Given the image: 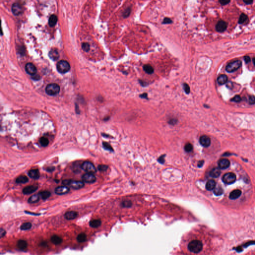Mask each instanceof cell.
Returning <instances> with one entry per match:
<instances>
[{"mask_svg":"<svg viewBox=\"0 0 255 255\" xmlns=\"http://www.w3.org/2000/svg\"><path fill=\"white\" fill-rule=\"evenodd\" d=\"M188 250L192 253L197 254L203 249V244L200 240H194L189 242L188 245Z\"/></svg>","mask_w":255,"mask_h":255,"instance_id":"6da1fadb","label":"cell"},{"mask_svg":"<svg viewBox=\"0 0 255 255\" xmlns=\"http://www.w3.org/2000/svg\"><path fill=\"white\" fill-rule=\"evenodd\" d=\"M62 184L66 186H70L74 189H79L84 186V183L82 182L76 181L70 179L63 180Z\"/></svg>","mask_w":255,"mask_h":255,"instance_id":"7a4b0ae2","label":"cell"},{"mask_svg":"<svg viewBox=\"0 0 255 255\" xmlns=\"http://www.w3.org/2000/svg\"><path fill=\"white\" fill-rule=\"evenodd\" d=\"M60 86L56 83H50L47 85L46 88V93L50 96H54L57 94L60 91Z\"/></svg>","mask_w":255,"mask_h":255,"instance_id":"3957f363","label":"cell"},{"mask_svg":"<svg viewBox=\"0 0 255 255\" xmlns=\"http://www.w3.org/2000/svg\"><path fill=\"white\" fill-rule=\"evenodd\" d=\"M70 68L69 63L66 60H62L57 64V69L61 73H65L67 72Z\"/></svg>","mask_w":255,"mask_h":255,"instance_id":"277c9868","label":"cell"},{"mask_svg":"<svg viewBox=\"0 0 255 255\" xmlns=\"http://www.w3.org/2000/svg\"><path fill=\"white\" fill-rule=\"evenodd\" d=\"M242 65V62L240 60L234 61L229 63L226 67V70L228 72H233L237 70Z\"/></svg>","mask_w":255,"mask_h":255,"instance_id":"5b68a950","label":"cell"},{"mask_svg":"<svg viewBox=\"0 0 255 255\" xmlns=\"http://www.w3.org/2000/svg\"><path fill=\"white\" fill-rule=\"evenodd\" d=\"M81 168L87 173L94 174L96 172V169L95 166L90 162H84L81 164Z\"/></svg>","mask_w":255,"mask_h":255,"instance_id":"8992f818","label":"cell"},{"mask_svg":"<svg viewBox=\"0 0 255 255\" xmlns=\"http://www.w3.org/2000/svg\"><path fill=\"white\" fill-rule=\"evenodd\" d=\"M236 180V175L232 173H225L222 177V180L225 184H231L235 182Z\"/></svg>","mask_w":255,"mask_h":255,"instance_id":"52a82bcc","label":"cell"},{"mask_svg":"<svg viewBox=\"0 0 255 255\" xmlns=\"http://www.w3.org/2000/svg\"><path fill=\"white\" fill-rule=\"evenodd\" d=\"M82 180L85 182L88 183H92L96 182V178L94 174L86 173L82 176Z\"/></svg>","mask_w":255,"mask_h":255,"instance_id":"ba28073f","label":"cell"},{"mask_svg":"<svg viewBox=\"0 0 255 255\" xmlns=\"http://www.w3.org/2000/svg\"><path fill=\"white\" fill-rule=\"evenodd\" d=\"M25 70L28 74L31 75V76L36 74L37 72V69L36 67L34 64L31 63H28L25 66Z\"/></svg>","mask_w":255,"mask_h":255,"instance_id":"9c48e42d","label":"cell"},{"mask_svg":"<svg viewBox=\"0 0 255 255\" xmlns=\"http://www.w3.org/2000/svg\"><path fill=\"white\" fill-rule=\"evenodd\" d=\"M12 10L15 15L18 16L22 13L23 9L22 7L19 3H15L12 5Z\"/></svg>","mask_w":255,"mask_h":255,"instance_id":"30bf717a","label":"cell"},{"mask_svg":"<svg viewBox=\"0 0 255 255\" xmlns=\"http://www.w3.org/2000/svg\"><path fill=\"white\" fill-rule=\"evenodd\" d=\"M70 191L69 188L66 186H61L57 187L55 190V192L58 195H64L68 193Z\"/></svg>","mask_w":255,"mask_h":255,"instance_id":"8fae6325","label":"cell"},{"mask_svg":"<svg viewBox=\"0 0 255 255\" xmlns=\"http://www.w3.org/2000/svg\"><path fill=\"white\" fill-rule=\"evenodd\" d=\"M199 142L200 144L204 147H208L211 144V140L210 137L206 135L201 136L200 138Z\"/></svg>","mask_w":255,"mask_h":255,"instance_id":"7c38bea8","label":"cell"},{"mask_svg":"<svg viewBox=\"0 0 255 255\" xmlns=\"http://www.w3.org/2000/svg\"><path fill=\"white\" fill-rule=\"evenodd\" d=\"M38 186L36 185H31L27 186L23 189V192L25 194H30L35 192L37 189Z\"/></svg>","mask_w":255,"mask_h":255,"instance_id":"4fadbf2b","label":"cell"},{"mask_svg":"<svg viewBox=\"0 0 255 255\" xmlns=\"http://www.w3.org/2000/svg\"><path fill=\"white\" fill-rule=\"evenodd\" d=\"M227 27V24L223 20H220L217 23L216 26V30L218 32H223L224 31Z\"/></svg>","mask_w":255,"mask_h":255,"instance_id":"5bb4252c","label":"cell"},{"mask_svg":"<svg viewBox=\"0 0 255 255\" xmlns=\"http://www.w3.org/2000/svg\"><path fill=\"white\" fill-rule=\"evenodd\" d=\"M230 165V161L227 158H222L218 162L219 167L220 169H226L229 167Z\"/></svg>","mask_w":255,"mask_h":255,"instance_id":"9a60e30c","label":"cell"},{"mask_svg":"<svg viewBox=\"0 0 255 255\" xmlns=\"http://www.w3.org/2000/svg\"><path fill=\"white\" fill-rule=\"evenodd\" d=\"M78 216V213L75 211H69L66 212L64 217L66 220H71L75 219Z\"/></svg>","mask_w":255,"mask_h":255,"instance_id":"2e32d148","label":"cell"},{"mask_svg":"<svg viewBox=\"0 0 255 255\" xmlns=\"http://www.w3.org/2000/svg\"><path fill=\"white\" fill-rule=\"evenodd\" d=\"M221 174L220 168L219 167H214L210 172V176L213 178H218Z\"/></svg>","mask_w":255,"mask_h":255,"instance_id":"e0dca14e","label":"cell"},{"mask_svg":"<svg viewBox=\"0 0 255 255\" xmlns=\"http://www.w3.org/2000/svg\"><path fill=\"white\" fill-rule=\"evenodd\" d=\"M49 57L53 60H56L59 58V55L57 50L55 49H51L48 54Z\"/></svg>","mask_w":255,"mask_h":255,"instance_id":"ac0fdd59","label":"cell"},{"mask_svg":"<svg viewBox=\"0 0 255 255\" xmlns=\"http://www.w3.org/2000/svg\"><path fill=\"white\" fill-rule=\"evenodd\" d=\"M242 194V191L239 189H236L232 191L229 195V198L231 199L234 200L238 198Z\"/></svg>","mask_w":255,"mask_h":255,"instance_id":"d6986e66","label":"cell"},{"mask_svg":"<svg viewBox=\"0 0 255 255\" xmlns=\"http://www.w3.org/2000/svg\"><path fill=\"white\" fill-rule=\"evenodd\" d=\"M28 175L33 179H38L40 176V173L38 169H31L28 172Z\"/></svg>","mask_w":255,"mask_h":255,"instance_id":"ffe728a7","label":"cell"},{"mask_svg":"<svg viewBox=\"0 0 255 255\" xmlns=\"http://www.w3.org/2000/svg\"><path fill=\"white\" fill-rule=\"evenodd\" d=\"M17 247L21 250H25L27 247V243L24 240H19L17 243Z\"/></svg>","mask_w":255,"mask_h":255,"instance_id":"44dd1931","label":"cell"},{"mask_svg":"<svg viewBox=\"0 0 255 255\" xmlns=\"http://www.w3.org/2000/svg\"><path fill=\"white\" fill-rule=\"evenodd\" d=\"M51 241L53 244H55V245H58L62 242V239L58 235H54L51 236Z\"/></svg>","mask_w":255,"mask_h":255,"instance_id":"7402d4cb","label":"cell"},{"mask_svg":"<svg viewBox=\"0 0 255 255\" xmlns=\"http://www.w3.org/2000/svg\"><path fill=\"white\" fill-rule=\"evenodd\" d=\"M57 17L55 15H52L49 18L48 24L51 27H53L55 26L57 22Z\"/></svg>","mask_w":255,"mask_h":255,"instance_id":"603a6c76","label":"cell"},{"mask_svg":"<svg viewBox=\"0 0 255 255\" xmlns=\"http://www.w3.org/2000/svg\"><path fill=\"white\" fill-rule=\"evenodd\" d=\"M101 225V221L100 219H94L90 221L89 226L94 228H98Z\"/></svg>","mask_w":255,"mask_h":255,"instance_id":"cb8c5ba5","label":"cell"},{"mask_svg":"<svg viewBox=\"0 0 255 255\" xmlns=\"http://www.w3.org/2000/svg\"><path fill=\"white\" fill-rule=\"evenodd\" d=\"M216 186V182L214 180H209L206 184V188L207 190L211 191L214 190Z\"/></svg>","mask_w":255,"mask_h":255,"instance_id":"d4e9b609","label":"cell"},{"mask_svg":"<svg viewBox=\"0 0 255 255\" xmlns=\"http://www.w3.org/2000/svg\"><path fill=\"white\" fill-rule=\"evenodd\" d=\"M40 196L38 194H35L32 195L31 197H29V198L28 200V202L30 204H33L36 203L40 199Z\"/></svg>","mask_w":255,"mask_h":255,"instance_id":"484cf974","label":"cell"},{"mask_svg":"<svg viewBox=\"0 0 255 255\" xmlns=\"http://www.w3.org/2000/svg\"><path fill=\"white\" fill-rule=\"evenodd\" d=\"M228 81V77L226 75H221L217 78L218 83L220 85L225 84Z\"/></svg>","mask_w":255,"mask_h":255,"instance_id":"4316f807","label":"cell"},{"mask_svg":"<svg viewBox=\"0 0 255 255\" xmlns=\"http://www.w3.org/2000/svg\"><path fill=\"white\" fill-rule=\"evenodd\" d=\"M28 181V179L26 176L21 175L16 179V182L18 183H25Z\"/></svg>","mask_w":255,"mask_h":255,"instance_id":"83f0119b","label":"cell"},{"mask_svg":"<svg viewBox=\"0 0 255 255\" xmlns=\"http://www.w3.org/2000/svg\"><path fill=\"white\" fill-rule=\"evenodd\" d=\"M39 195L42 199L46 200V199L50 197L51 193L49 191L45 190V191H41V192H39Z\"/></svg>","mask_w":255,"mask_h":255,"instance_id":"f1b7e54d","label":"cell"},{"mask_svg":"<svg viewBox=\"0 0 255 255\" xmlns=\"http://www.w3.org/2000/svg\"><path fill=\"white\" fill-rule=\"evenodd\" d=\"M144 70L147 74H151L154 73V69L153 67L150 64H146L143 66Z\"/></svg>","mask_w":255,"mask_h":255,"instance_id":"f546056e","label":"cell"},{"mask_svg":"<svg viewBox=\"0 0 255 255\" xmlns=\"http://www.w3.org/2000/svg\"><path fill=\"white\" fill-rule=\"evenodd\" d=\"M31 227H32V224L31 223L25 222V223H23V224L21 225L20 228L22 230L26 231V230H28L30 229H31Z\"/></svg>","mask_w":255,"mask_h":255,"instance_id":"4dcf8cb0","label":"cell"},{"mask_svg":"<svg viewBox=\"0 0 255 255\" xmlns=\"http://www.w3.org/2000/svg\"><path fill=\"white\" fill-rule=\"evenodd\" d=\"M87 239V236L85 234L81 233L77 237V240L79 243H83L85 242Z\"/></svg>","mask_w":255,"mask_h":255,"instance_id":"1f68e13d","label":"cell"},{"mask_svg":"<svg viewBox=\"0 0 255 255\" xmlns=\"http://www.w3.org/2000/svg\"><path fill=\"white\" fill-rule=\"evenodd\" d=\"M39 142L42 146H46L49 144V140L45 137H42L40 139Z\"/></svg>","mask_w":255,"mask_h":255,"instance_id":"d6a6232c","label":"cell"},{"mask_svg":"<svg viewBox=\"0 0 255 255\" xmlns=\"http://www.w3.org/2000/svg\"><path fill=\"white\" fill-rule=\"evenodd\" d=\"M213 192H214V193L216 195L219 196V195H220L223 194V190L220 186H218V187H215V188L214 189Z\"/></svg>","mask_w":255,"mask_h":255,"instance_id":"836d02e7","label":"cell"},{"mask_svg":"<svg viewBox=\"0 0 255 255\" xmlns=\"http://www.w3.org/2000/svg\"><path fill=\"white\" fill-rule=\"evenodd\" d=\"M247 19H248V16L245 14H242L239 19V23L243 24L244 23H245Z\"/></svg>","mask_w":255,"mask_h":255,"instance_id":"e575fe53","label":"cell"},{"mask_svg":"<svg viewBox=\"0 0 255 255\" xmlns=\"http://www.w3.org/2000/svg\"><path fill=\"white\" fill-rule=\"evenodd\" d=\"M121 205H122V207H123L128 208V207H130L132 206V202L131 201L125 200V201H124L123 202H122Z\"/></svg>","mask_w":255,"mask_h":255,"instance_id":"d590c367","label":"cell"},{"mask_svg":"<svg viewBox=\"0 0 255 255\" xmlns=\"http://www.w3.org/2000/svg\"><path fill=\"white\" fill-rule=\"evenodd\" d=\"M103 147L105 148V150L111 151V152H113V149L112 147L111 146V145L109 143H106V142H103Z\"/></svg>","mask_w":255,"mask_h":255,"instance_id":"8d00e7d4","label":"cell"},{"mask_svg":"<svg viewBox=\"0 0 255 255\" xmlns=\"http://www.w3.org/2000/svg\"><path fill=\"white\" fill-rule=\"evenodd\" d=\"M131 8H130V7H128L125 10L123 14V16L124 18H128V17L130 14H131Z\"/></svg>","mask_w":255,"mask_h":255,"instance_id":"74e56055","label":"cell"},{"mask_svg":"<svg viewBox=\"0 0 255 255\" xmlns=\"http://www.w3.org/2000/svg\"><path fill=\"white\" fill-rule=\"evenodd\" d=\"M193 150V146L190 143H187L184 146V150L186 152H190Z\"/></svg>","mask_w":255,"mask_h":255,"instance_id":"f35d334b","label":"cell"},{"mask_svg":"<svg viewBox=\"0 0 255 255\" xmlns=\"http://www.w3.org/2000/svg\"><path fill=\"white\" fill-rule=\"evenodd\" d=\"M82 48L83 50L86 52H88L90 49V45L89 44L86 43V42H84L83 43L82 45Z\"/></svg>","mask_w":255,"mask_h":255,"instance_id":"ab89813d","label":"cell"},{"mask_svg":"<svg viewBox=\"0 0 255 255\" xmlns=\"http://www.w3.org/2000/svg\"><path fill=\"white\" fill-rule=\"evenodd\" d=\"M98 168L100 171L104 172L108 168V166L106 165H99Z\"/></svg>","mask_w":255,"mask_h":255,"instance_id":"60d3db41","label":"cell"},{"mask_svg":"<svg viewBox=\"0 0 255 255\" xmlns=\"http://www.w3.org/2000/svg\"><path fill=\"white\" fill-rule=\"evenodd\" d=\"M183 86V89L184 90L186 94H189L190 93V87L188 85L187 83H184Z\"/></svg>","mask_w":255,"mask_h":255,"instance_id":"b9f144b4","label":"cell"},{"mask_svg":"<svg viewBox=\"0 0 255 255\" xmlns=\"http://www.w3.org/2000/svg\"><path fill=\"white\" fill-rule=\"evenodd\" d=\"M231 101L233 102H239L241 101V98L240 96L237 95V96H235V97H234L231 99Z\"/></svg>","mask_w":255,"mask_h":255,"instance_id":"7bdbcfd3","label":"cell"},{"mask_svg":"<svg viewBox=\"0 0 255 255\" xmlns=\"http://www.w3.org/2000/svg\"><path fill=\"white\" fill-rule=\"evenodd\" d=\"M172 23H173V21L172 20V19L168 18H164L163 22V24H171Z\"/></svg>","mask_w":255,"mask_h":255,"instance_id":"ee69618b","label":"cell"},{"mask_svg":"<svg viewBox=\"0 0 255 255\" xmlns=\"http://www.w3.org/2000/svg\"><path fill=\"white\" fill-rule=\"evenodd\" d=\"M164 156H165V155H162V156H161L160 157H159L158 158V159H157L158 162L159 163H161V164H164V161H164Z\"/></svg>","mask_w":255,"mask_h":255,"instance_id":"f6af8a7d","label":"cell"},{"mask_svg":"<svg viewBox=\"0 0 255 255\" xmlns=\"http://www.w3.org/2000/svg\"><path fill=\"white\" fill-rule=\"evenodd\" d=\"M6 231L3 228H1V229H0V236H1V238L4 237L6 235Z\"/></svg>","mask_w":255,"mask_h":255,"instance_id":"bcb514c9","label":"cell"},{"mask_svg":"<svg viewBox=\"0 0 255 255\" xmlns=\"http://www.w3.org/2000/svg\"><path fill=\"white\" fill-rule=\"evenodd\" d=\"M249 103L250 104H254L255 103V97L253 96H251L249 97Z\"/></svg>","mask_w":255,"mask_h":255,"instance_id":"7dc6e473","label":"cell"},{"mask_svg":"<svg viewBox=\"0 0 255 255\" xmlns=\"http://www.w3.org/2000/svg\"><path fill=\"white\" fill-rule=\"evenodd\" d=\"M31 78L35 80H38L40 78V77L39 75H37V74H35V75L31 76Z\"/></svg>","mask_w":255,"mask_h":255,"instance_id":"c3c4849f","label":"cell"},{"mask_svg":"<svg viewBox=\"0 0 255 255\" xmlns=\"http://www.w3.org/2000/svg\"><path fill=\"white\" fill-rule=\"evenodd\" d=\"M140 97L142 98H144V99H147V93H144L141 95H140Z\"/></svg>","mask_w":255,"mask_h":255,"instance_id":"681fc988","label":"cell"},{"mask_svg":"<svg viewBox=\"0 0 255 255\" xmlns=\"http://www.w3.org/2000/svg\"><path fill=\"white\" fill-rule=\"evenodd\" d=\"M244 60H245V61L246 62V63H249V62H250L251 61V58L249 56H245L244 57Z\"/></svg>","mask_w":255,"mask_h":255,"instance_id":"f907efd6","label":"cell"},{"mask_svg":"<svg viewBox=\"0 0 255 255\" xmlns=\"http://www.w3.org/2000/svg\"><path fill=\"white\" fill-rule=\"evenodd\" d=\"M176 122H177L176 120H175L174 119H173L169 121V123L170 124H172V125H174L176 123Z\"/></svg>","mask_w":255,"mask_h":255,"instance_id":"816d5d0a","label":"cell"},{"mask_svg":"<svg viewBox=\"0 0 255 255\" xmlns=\"http://www.w3.org/2000/svg\"><path fill=\"white\" fill-rule=\"evenodd\" d=\"M203 164H204V161H199L197 164V166L199 167H201L202 166V165H203Z\"/></svg>","mask_w":255,"mask_h":255,"instance_id":"f5cc1de1","label":"cell"},{"mask_svg":"<svg viewBox=\"0 0 255 255\" xmlns=\"http://www.w3.org/2000/svg\"><path fill=\"white\" fill-rule=\"evenodd\" d=\"M229 2H230V1H220V3L222 5H226V4H228Z\"/></svg>","mask_w":255,"mask_h":255,"instance_id":"db71d44e","label":"cell"},{"mask_svg":"<svg viewBox=\"0 0 255 255\" xmlns=\"http://www.w3.org/2000/svg\"><path fill=\"white\" fill-rule=\"evenodd\" d=\"M139 81H140V83L141 84V85H142V86H146V82H143V81H142V80H140Z\"/></svg>","mask_w":255,"mask_h":255,"instance_id":"11a10c76","label":"cell"},{"mask_svg":"<svg viewBox=\"0 0 255 255\" xmlns=\"http://www.w3.org/2000/svg\"><path fill=\"white\" fill-rule=\"evenodd\" d=\"M244 2L247 4H251V3H253L252 1H244Z\"/></svg>","mask_w":255,"mask_h":255,"instance_id":"9f6ffc18","label":"cell"},{"mask_svg":"<svg viewBox=\"0 0 255 255\" xmlns=\"http://www.w3.org/2000/svg\"><path fill=\"white\" fill-rule=\"evenodd\" d=\"M253 63L254 64V65H255V57H254L253 59Z\"/></svg>","mask_w":255,"mask_h":255,"instance_id":"6f0895ef","label":"cell"}]
</instances>
